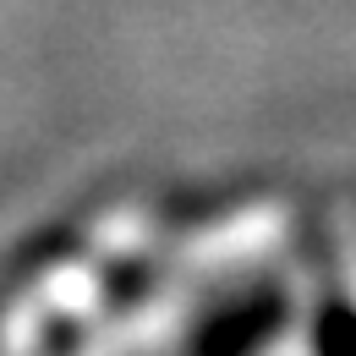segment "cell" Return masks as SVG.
I'll list each match as a JSON object with an SVG mask.
<instances>
[{
  "mask_svg": "<svg viewBox=\"0 0 356 356\" xmlns=\"http://www.w3.org/2000/svg\"><path fill=\"white\" fill-rule=\"evenodd\" d=\"M291 323V296L280 285H258L236 302L214 307L186 340V356H264Z\"/></svg>",
  "mask_w": 356,
  "mask_h": 356,
  "instance_id": "6da1fadb",
  "label": "cell"
},
{
  "mask_svg": "<svg viewBox=\"0 0 356 356\" xmlns=\"http://www.w3.org/2000/svg\"><path fill=\"white\" fill-rule=\"evenodd\" d=\"M312 356H356V302L340 291H323L312 318Z\"/></svg>",
  "mask_w": 356,
  "mask_h": 356,
  "instance_id": "7a4b0ae2",
  "label": "cell"
}]
</instances>
